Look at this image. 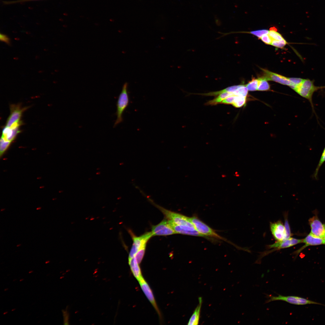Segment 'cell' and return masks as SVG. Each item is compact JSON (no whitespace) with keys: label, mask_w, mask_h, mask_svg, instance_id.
<instances>
[{"label":"cell","mask_w":325,"mask_h":325,"mask_svg":"<svg viewBox=\"0 0 325 325\" xmlns=\"http://www.w3.org/2000/svg\"><path fill=\"white\" fill-rule=\"evenodd\" d=\"M151 232L153 236H167L177 234L169 220L166 219L163 220L156 225L152 226Z\"/></svg>","instance_id":"obj_7"},{"label":"cell","mask_w":325,"mask_h":325,"mask_svg":"<svg viewBox=\"0 0 325 325\" xmlns=\"http://www.w3.org/2000/svg\"><path fill=\"white\" fill-rule=\"evenodd\" d=\"M20 132L19 126L8 127L5 126L2 130V137L11 142Z\"/></svg>","instance_id":"obj_15"},{"label":"cell","mask_w":325,"mask_h":325,"mask_svg":"<svg viewBox=\"0 0 325 325\" xmlns=\"http://www.w3.org/2000/svg\"><path fill=\"white\" fill-rule=\"evenodd\" d=\"M153 236L151 232H147L139 237L133 236V243L129 254L128 260L135 257L141 246L144 243H147L149 240Z\"/></svg>","instance_id":"obj_5"},{"label":"cell","mask_w":325,"mask_h":325,"mask_svg":"<svg viewBox=\"0 0 325 325\" xmlns=\"http://www.w3.org/2000/svg\"><path fill=\"white\" fill-rule=\"evenodd\" d=\"M48 262H49V261H47V262H45V263H48Z\"/></svg>","instance_id":"obj_38"},{"label":"cell","mask_w":325,"mask_h":325,"mask_svg":"<svg viewBox=\"0 0 325 325\" xmlns=\"http://www.w3.org/2000/svg\"><path fill=\"white\" fill-rule=\"evenodd\" d=\"M128 83L127 82H125L123 85L122 90L119 96L116 103V115L117 118L114 123V127L122 122L123 114L128 105L129 98L128 92Z\"/></svg>","instance_id":"obj_1"},{"label":"cell","mask_w":325,"mask_h":325,"mask_svg":"<svg viewBox=\"0 0 325 325\" xmlns=\"http://www.w3.org/2000/svg\"><path fill=\"white\" fill-rule=\"evenodd\" d=\"M233 92L235 95L246 97L248 93V90L246 85H240V86Z\"/></svg>","instance_id":"obj_25"},{"label":"cell","mask_w":325,"mask_h":325,"mask_svg":"<svg viewBox=\"0 0 325 325\" xmlns=\"http://www.w3.org/2000/svg\"><path fill=\"white\" fill-rule=\"evenodd\" d=\"M323 244H325V237L323 238Z\"/></svg>","instance_id":"obj_37"},{"label":"cell","mask_w":325,"mask_h":325,"mask_svg":"<svg viewBox=\"0 0 325 325\" xmlns=\"http://www.w3.org/2000/svg\"><path fill=\"white\" fill-rule=\"evenodd\" d=\"M235 96V95H233L227 97L221 102L220 104H232L234 101Z\"/></svg>","instance_id":"obj_34"},{"label":"cell","mask_w":325,"mask_h":325,"mask_svg":"<svg viewBox=\"0 0 325 325\" xmlns=\"http://www.w3.org/2000/svg\"><path fill=\"white\" fill-rule=\"evenodd\" d=\"M22 110L18 108L12 109L11 112L8 119L6 126L10 127L14 124L20 121L22 115Z\"/></svg>","instance_id":"obj_17"},{"label":"cell","mask_w":325,"mask_h":325,"mask_svg":"<svg viewBox=\"0 0 325 325\" xmlns=\"http://www.w3.org/2000/svg\"><path fill=\"white\" fill-rule=\"evenodd\" d=\"M240 85H234L228 87L224 89L217 91L211 92L206 93L200 94H198L207 96H216L225 92H233L239 88Z\"/></svg>","instance_id":"obj_20"},{"label":"cell","mask_w":325,"mask_h":325,"mask_svg":"<svg viewBox=\"0 0 325 325\" xmlns=\"http://www.w3.org/2000/svg\"><path fill=\"white\" fill-rule=\"evenodd\" d=\"M20 244H19V245H17V246H20Z\"/></svg>","instance_id":"obj_39"},{"label":"cell","mask_w":325,"mask_h":325,"mask_svg":"<svg viewBox=\"0 0 325 325\" xmlns=\"http://www.w3.org/2000/svg\"><path fill=\"white\" fill-rule=\"evenodd\" d=\"M264 73L263 77L267 80H271L281 84L289 86L291 82L288 79L277 74L270 72L268 70L262 69Z\"/></svg>","instance_id":"obj_12"},{"label":"cell","mask_w":325,"mask_h":325,"mask_svg":"<svg viewBox=\"0 0 325 325\" xmlns=\"http://www.w3.org/2000/svg\"><path fill=\"white\" fill-rule=\"evenodd\" d=\"M270 230L275 239L277 241L286 240V233L285 226L280 221L271 223Z\"/></svg>","instance_id":"obj_9"},{"label":"cell","mask_w":325,"mask_h":325,"mask_svg":"<svg viewBox=\"0 0 325 325\" xmlns=\"http://www.w3.org/2000/svg\"><path fill=\"white\" fill-rule=\"evenodd\" d=\"M258 85V79H253L246 86L248 90L253 91L257 90Z\"/></svg>","instance_id":"obj_27"},{"label":"cell","mask_w":325,"mask_h":325,"mask_svg":"<svg viewBox=\"0 0 325 325\" xmlns=\"http://www.w3.org/2000/svg\"><path fill=\"white\" fill-rule=\"evenodd\" d=\"M190 219L194 226L195 229L205 237L207 236L221 238V237L213 230L197 218L195 217H192L190 218Z\"/></svg>","instance_id":"obj_6"},{"label":"cell","mask_w":325,"mask_h":325,"mask_svg":"<svg viewBox=\"0 0 325 325\" xmlns=\"http://www.w3.org/2000/svg\"><path fill=\"white\" fill-rule=\"evenodd\" d=\"M260 39L265 43L268 45H271L273 40L268 34L263 35Z\"/></svg>","instance_id":"obj_33"},{"label":"cell","mask_w":325,"mask_h":325,"mask_svg":"<svg viewBox=\"0 0 325 325\" xmlns=\"http://www.w3.org/2000/svg\"><path fill=\"white\" fill-rule=\"evenodd\" d=\"M147 243H144L141 246L135 255L137 261L139 264L141 262L144 257Z\"/></svg>","instance_id":"obj_26"},{"label":"cell","mask_w":325,"mask_h":325,"mask_svg":"<svg viewBox=\"0 0 325 325\" xmlns=\"http://www.w3.org/2000/svg\"><path fill=\"white\" fill-rule=\"evenodd\" d=\"M284 226L286 233V239L291 237V234L290 228L286 216H285Z\"/></svg>","instance_id":"obj_32"},{"label":"cell","mask_w":325,"mask_h":325,"mask_svg":"<svg viewBox=\"0 0 325 325\" xmlns=\"http://www.w3.org/2000/svg\"><path fill=\"white\" fill-rule=\"evenodd\" d=\"M168 220L171 226L177 234L178 233L202 237H205L195 229V227L188 226L177 225L171 221Z\"/></svg>","instance_id":"obj_11"},{"label":"cell","mask_w":325,"mask_h":325,"mask_svg":"<svg viewBox=\"0 0 325 325\" xmlns=\"http://www.w3.org/2000/svg\"><path fill=\"white\" fill-rule=\"evenodd\" d=\"M267 296L268 297L269 299L266 301L265 303H268L273 301L279 300L285 301L290 304L297 305H305L309 304L323 305V304L320 303L297 296H284L280 295H279L277 296Z\"/></svg>","instance_id":"obj_3"},{"label":"cell","mask_w":325,"mask_h":325,"mask_svg":"<svg viewBox=\"0 0 325 325\" xmlns=\"http://www.w3.org/2000/svg\"><path fill=\"white\" fill-rule=\"evenodd\" d=\"M35 0H20L18 1H17L12 2H8V3H9L10 4V3H17V2H26V1H35Z\"/></svg>","instance_id":"obj_36"},{"label":"cell","mask_w":325,"mask_h":325,"mask_svg":"<svg viewBox=\"0 0 325 325\" xmlns=\"http://www.w3.org/2000/svg\"><path fill=\"white\" fill-rule=\"evenodd\" d=\"M277 31L275 30H270L268 34L273 40H281L284 39L281 35Z\"/></svg>","instance_id":"obj_29"},{"label":"cell","mask_w":325,"mask_h":325,"mask_svg":"<svg viewBox=\"0 0 325 325\" xmlns=\"http://www.w3.org/2000/svg\"><path fill=\"white\" fill-rule=\"evenodd\" d=\"M308 221L311 228V233L316 237L324 238L325 224H323L316 215L310 218Z\"/></svg>","instance_id":"obj_8"},{"label":"cell","mask_w":325,"mask_h":325,"mask_svg":"<svg viewBox=\"0 0 325 325\" xmlns=\"http://www.w3.org/2000/svg\"><path fill=\"white\" fill-rule=\"evenodd\" d=\"M0 40L6 43H9V39L8 37L3 34H0Z\"/></svg>","instance_id":"obj_35"},{"label":"cell","mask_w":325,"mask_h":325,"mask_svg":"<svg viewBox=\"0 0 325 325\" xmlns=\"http://www.w3.org/2000/svg\"><path fill=\"white\" fill-rule=\"evenodd\" d=\"M141 287L146 297L152 304L158 314L159 319L162 318V315L157 305L152 291L147 283L144 278L139 281Z\"/></svg>","instance_id":"obj_10"},{"label":"cell","mask_w":325,"mask_h":325,"mask_svg":"<svg viewBox=\"0 0 325 325\" xmlns=\"http://www.w3.org/2000/svg\"><path fill=\"white\" fill-rule=\"evenodd\" d=\"M129 265L132 272L134 277L139 281L143 278L139 264L138 262L135 257L128 260Z\"/></svg>","instance_id":"obj_16"},{"label":"cell","mask_w":325,"mask_h":325,"mask_svg":"<svg viewBox=\"0 0 325 325\" xmlns=\"http://www.w3.org/2000/svg\"><path fill=\"white\" fill-rule=\"evenodd\" d=\"M234 95L233 92H227L219 95L217 97L211 101H208L206 104L208 105H214L220 103L223 100L229 96Z\"/></svg>","instance_id":"obj_19"},{"label":"cell","mask_w":325,"mask_h":325,"mask_svg":"<svg viewBox=\"0 0 325 325\" xmlns=\"http://www.w3.org/2000/svg\"><path fill=\"white\" fill-rule=\"evenodd\" d=\"M325 88V86H317L314 81L309 79H304L301 85L295 91L302 97L308 100L314 110L312 101L314 93L317 90Z\"/></svg>","instance_id":"obj_2"},{"label":"cell","mask_w":325,"mask_h":325,"mask_svg":"<svg viewBox=\"0 0 325 325\" xmlns=\"http://www.w3.org/2000/svg\"><path fill=\"white\" fill-rule=\"evenodd\" d=\"M288 79L291 82L289 86L294 91L301 85L304 79L298 78H288Z\"/></svg>","instance_id":"obj_24"},{"label":"cell","mask_w":325,"mask_h":325,"mask_svg":"<svg viewBox=\"0 0 325 325\" xmlns=\"http://www.w3.org/2000/svg\"><path fill=\"white\" fill-rule=\"evenodd\" d=\"M286 44L287 42L284 39L281 40H273L271 45L277 48H282Z\"/></svg>","instance_id":"obj_30"},{"label":"cell","mask_w":325,"mask_h":325,"mask_svg":"<svg viewBox=\"0 0 325 325\" xmlns=\"http://www.w3.org/2000/svg\"><path fill=\"white\" fill-rule=\"evenodd\" d=\"M246 102V97L235 95L234 101L232 104L236 107H240L244 105Z\"/></svg>","instance_id":"obj_23"},{"label":"cell","mask_w":325,"mask_h":325,"mask_svg":"<svg viewBox=\"0 0 325 325\" xmlns=\"http://www.w3.org/2000/svg\"><path fill=\"white\" fill-rule=\"evenodd\" d=\"M325 161V147L322 153L318 164L316 168L314 174L312 175V178L316 180H318V174L319 169L321 165Z\"/></svg>","instance_id":"obj_22"},{"label":"cell","mask_w":325,"mask_h":325,"mask_svg":"<svg viewBox=\"0 0 325 325\" xmlns=\"http://www.w3.org/2000/svg\"><path fill=\"white\" fill-rule=\"evenodd\" d=\"M269 31L267 29H262L250 32H249L252 34L257 36L259 38H260L263 35L268 34Z\"/></svg>","instance_id":"obj_31"},{"label":"cell","mask_w":325,"mask_h":325,"mask_svg":"<svg viewBox=\"0 0 325 325\" xmlns=\"http://www.w3.org/2000/svg\"><path fill=\"white\" fill-rule=\"evenodd\" d=\"M305 244L303 247L294 253L297 255L303 249L309 246H316L323 244V238L316 237L310 233L304 239L303 242Z\"/></svg>","instance_id":"obj_14"},{"label":"cell","mask_w":325,"mask_h":325,"mask_svg":"<svg viewBox=\"0 0 325 325\" xmlns=\"http://www.w3.org/2000/svg\"><path fill=\"white\" fill-rule=\"evenodd\" d=\"M258 85L257 90L260 91H267L269 89L270 86L268 82L263 77L259 78L258 79Z\"/></svg>","instance_id":"obj_21"},{"label":"cell","mask_w":325,"mask_h":325,"mask_svg":"<svg viewBox=\"0 0 325 325\" xmlns=\"http://www.w3.org/2000/svg\"><path fill=\"white\" fill-rule=\"evenodd\" d=\"M198 299L199 304L190 317L187 324L188 325H197L198 324L202 302V298L201 297H199Z\"/></svg>","instance_id":"obj_18"},{"label":"cell","mask_w":325,"mask_h":325,"mask_svg":"<svg viewBox=\"0 0 325 325\" xmlns=\"http://www.w3.org/2000/svg\"><path fill=\"white\" fill-rule=\"evenodd\" d=\"M303 242V239H298L290 237L282 241H277L268 246L269 248H274L275 250L287 248Z\"/></svg>","instance_id":"obj_13"},{"label":"cell","mask_w":325,"mask_h":325,"mask_svg":"<svg viewBox=\"0 0 325 325\" xmlns=\"http://www.w3.org/2000/svg\"><path fill=\"white\" fill-rule=\"evenodd\" d=\"M155 205L163 214L167 219L171 221L174 223L178 225L188 226L195 227L190 221V218L168 210L156 204Z\"/></svg>","instance_id":"obj_4"},{"label":"cell","mask_w":325,"mask_h":325,"mask_svg":"<svg viewBox=\"0 0 325 325\" xmlns=\"http://www.w3.org/2000/svg\"><path fill=\"white\" fill-rule=\"evenodd\" d=\"M11 142L8 141L3 137H1L0 139V154L3 153L9 147Z\"/></svg>","instance_id":"obj_28"}]
</instances>
